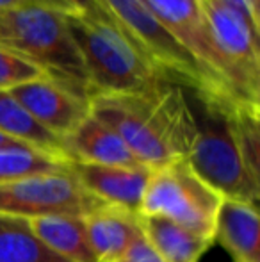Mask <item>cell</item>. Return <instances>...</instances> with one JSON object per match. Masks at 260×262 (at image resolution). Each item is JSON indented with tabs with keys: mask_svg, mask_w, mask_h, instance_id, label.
<instances>
[{
	"mask_svg": "<svg viewBox=\"0 0 260 262\" xmlns=\"http://www.w3.org/2000/svg\"><path fill=\"white\" fill-rule=\"evenodd\" d=\"M89 107L146 168L160 169L187 157L193 118L178 80L164 77L134 95H94Z\"/></svg>",
	"mask_w": 260,
	"mask_h": 262,
	"instance_id": "6da1fadb",
	"label": "cell"
},
{
	"mask_svg": "<svg viewBox=\"0 0 260 262\" xmlns=\"http://www.w3.org/2000/svg\"><path fill=\"white\" fill-rule=\"evenodd\" d=\"M193 118L189 168L223 198L257 204L260 177L248 168L237 136L233 107L191 84H180Z\"/></svg>",
	"mask_w": 260,
	"mask_h": 262,
	"instance_id": "7a4b0ae2",
	"label": "cell"
},
{
	"mask_svg": "<svg viewBox=\"0 0 260 262\" xmlns=\"http://www.w3.org/2000/svg\"><path fill=\"white\" fill-rule=\"evenodd\" d=\"M0 45L36 64L50 80L91 102L89 79L61 11L38 2L4 11Z\"/></svg>",
	"mask_w": 260,
	"mask_h": 262,
	"instance_id": "3957f363",
	"label": "cell"
},
{
	"mask_svg": "<svg viewBox=\"0 0 260 262\" xmlns=\"http://www.w3.org/2000/svg\"><path fill=\"white\" fill-rule=\"evenodd\" d=\"M94 95L148 91L164 77L118 27L84 13H63Z\"/></svg>",
	"mask_w": 260,
	"mask_h": 262,
	"instance_id": "277c9868",
	"label": "cell"
},
{
	"mask_svg": "<svg viewBox=\"0 0 260 262\" xmlns=\"http://www.w3.org/2000/svg\"><path fill=\"white\" fill-rule=\"evenodd\" d=\"M223 196L189 168L185 159L153 169L139 214L162 216L214 241V225Z\"/></svg>",
	"mask_w": 260,
	"mask_h": 262,
	"instance_id": "5b68a950",
	"label": "cell"
},
{
	"mask_svg": "<svg viewBox=\"0 0 260 262\" xmlns=\"http://www.w3.org/2000/svg\"><path fill=\"white\" fill-rule=\"evenodd\" d=\"M198 6L235 102L260 107L258 34L241 14L216 0H198Z\"/></svg>",
	"mask_w": 260,
	"mask_h": 262,
	"instance_id": "8992f818",
	"label": "cell"
},
{
	"mask_svg": "<svg viewBox=\"0 0 260 262\" xmlns=\"http://www.w3.org/2000/svg\"><path fill=\"white\" fill-rule=\"evenodd\" d=\"M120 31L148 57L153 66L180 84L208 91L207 80L193 55L164 27L145 0H102Z\"/></svg>",
	"mask_w": 260,
	"mask_h": 262,
	"instance_id": "52a82bcc",
	"label": "cell"
},
{
	"mask_svg": "<svg viewBox=\"0 0 260 262\" xmlns=\"http://www.w3.org/2000/svg\"><path fill=\"white\" fill-rule=\"evenodd\" d=\"M68 171L39 173L13 182L0 184V214L20 217L43 216H86L100 207Z\"/></svg>",
	"mask_w": 260,
	"mask_h": 262,
	"instance_id": "ba28073f",
	"label": "cell"
},
{
	"mask_svg": "<svg viewBox=\"0 0 260 262\" xmlns=\"http://www.w3.org/2000/svg\"><path fill=\"white\" fill-rule=\"evenodd\" d=\"M145 2L152 7V11L173 34V38L198 62L207 80V93L232 105H241L230 91L225 68L212 43L210 32L205 25L198 0H145Z\"/></svg>",
	"mask_w": 260,
	"mask_h": 262,
	"instance_id": "9c48e42d",
	"label": "cell"
},
{
	"mask_svg": "<svg viewBox=\"0 0 260 262\" xmlns=\"http://www.w3.org/2000/svg\"><path fill=\"white\" fill-rule=\"evenodd\" d=\"M11 95L43 127L49 128L63 141L91 114L89 102L77 97L75 93L50 80L49 77L16 86L11 90Z\"/></svg>",
	"mask_w": 260,
	"mask_h": 262,
	"instance_id": "30bf717a",
	"label": "cell"
},
{
	"mask_svg": "<svg viewBox=\"0 0 260 262\" xmlns=\"http://www.w3.org/2000/svg\"><path fill=\"white\" fill-rule=\"evenodd\" d=\"M69 169L82 187L102 205L139 214L153 169L146 166H98L69 162Z\"/></svg>",
	"mask_w": 260,
	"mask_h": 262,
	"instance_id": "8fae6325",
	"label": "cell"
},
{
	"mask_svg": "<svg viewBox=\"0 0 260 262\" xmlns=\"http://www.w3.org/2000/svg\"><path fill=\"white\" fill-rule=\"evenodd\" d=\"M64 154L69 162L129 168L143 166L123 139L93 114H89L68 138H64Z\"/></svg>",
	"mask_w": 260,
	"mask_h": 262,
	"instance_id": "7c38bea8",
	"label": "cell"
},
{
	"mask_svg": "<svg viewBox=\"0 0 260 262\" xmlns=\"http://www.w3.org/2000/svg\"><path fill=\"white\" fill-rule=\"evenodd\" d=\"M218 241L235 262H260V214L257 204L223 198L214 225Z\"/></svg>",
	"mask_w": 260,
	"mask_h": 262,
	"instance_id": "4fadbf2b",
	"label": "cell"
},
{
	"mask_svg": "<svg viewBox=\"0 0 260 262\" xmlns=\"http://www.w3.org/2000/svg\"><path fill=\"white\" fill-rule=\"evenodd\" d=\"M87 239L98 262H120L143 234L139 214L100 205L84 216Z\"/></svg>",
	"mask_w": 260,
	"mask_h": 262,
	"instance_id": "5bb4252c",
	"label": "cell"
},
{
	"mask_svg": "<svg viewBox=\"0 0 260 262\" xmlns=\"http://www.w3.org/2000/svg\"><path fill=\"white\" fill-rule=\"evenodd\" d=\"M141 232L164 262H198L214 241L162 216L139 214Z\"/></svg>",
	"mask_w": 260,
	"mask_h": 262,
	"instance_id": "9a60e30c",
	"label": "cell"
},
{
	"mask_svg": "<svg viewBox=\"0 0 260 262\" xmlns=\"http://www.w3.org/2000/svg\"><path fill=\"white\" fill-rule=\"evenodd\" d=\"M29 221L39 241L64 260L98 262L87 239L84 216H43Z\"/></svg>",
	"mask_w": 260,
	"mask_h": 262,
	"instance_id": "2e32d148",
	"label": "cell"
},
{
	"mask_svg": "<svg viewBox=\"0 0 260 262\" xmlns=\"http://www.w3.org/2000/svg\"><path fill=\"white\" fill-rule=\"evenodd\" d=\"M0 132L31 148L68 159L64 154V141L45 128L11 91H0Z\"/></svg>",
	"mask_w": 260,
	"mask_h": 262,
	"instance_id": "e0dca14e",
	"label": "cell"
},
{
	"mask_svg": "<svg viewBox=\"0 0 260 262\" xmlns=\"http://www.w3.org/2000/svg\"><path fill=\"white\" fill-rule=\"evenodd\" d=\"M0 262H68L34 234L27 217L0 214Z\"/></svg>",
	"mask_w": 260,
	"mask_h": 262,
	"instance_id": "ac0fdd59",
	"label": "cell"
},
{
	"mask_svg": "<svg viewBox=\"0 0 260 262\" xmlns=\"http://www.w3.org/2000/svg\"><path fill=\"white\" fill-rule=\"evenodd\" d=\"M69 161L31 146L0 148V184L20 180L39 173L68 171Z\"/></svg>",
	"mask_w": 260,
	"mask_h": 262,
	"instance_id": "d6986e66",
	"label": "cell"
},
{
	"mask_svg": "<svg viewBox=\"0 0 260 262\" xmlns=\"http://www.w3.org/2000/svg\"><path fill=\"white\" fill-rule=\"evenodd\" d=\"M41 77H45V73L38 66L0 45V91H11L16 86Z\"/></svg>",
	"mask_w": 260,
	"mask_h": 262,
	"instance_id": "ffe728a7",
	"label": "cell"
},
{
	"mask_svg": "<svg viewBox=\"0 0 260 262\" xmlns=\"http://www.w3.org/2000/svg\"><path fill=\"white\" fill-rule=\"evenodd\" d=\"M32 2L43 4V6L54 7V9L61 11V13H84L89 14L98 20H104L107 24L118 27V24L114 21V18L111 16L107 9H105L102 0H32ZM120 29V27H118Z\"/></svg>",
	"mask_w": 260,
	"mask_h": 262,
	"instance_id": "44dd1931",
	"label": "cell"
},
{
	"mask_svg": "<svg viewBox=\"0 0 260 262\" xmlns=\"http://www.w3.org/2000/svg\"><path fill=\"white\" fill-rule=\"evenodd\" d=\"M246 20V24L258 34V0H216Z\"/></svg>",
	"mask_w": 260,
	"mask_h": 262,
	"instance_id": "7402d4cb",
	"label": "cell"
},
{
	"mask_svg": "<svg viewBox=\"0 0 260 262\" xmlns=\"http://www.w3.org/2000/svg\"><path fill=\"white\" fill-rule=\"evenodd\" d=\"M120 262H164V260L157 255V252L148 245L145 235L141 234Z\"/></svg>",
	"mask_w": 260,
	"mask_h": 262,
	"instance_id": "603a6c76",
	"label": "cell"
},
{
	"mask_svg": "<svg viewBox=\"0 0 260 262\" xmlns=\"http://www.w3.org/2000/svg\"><path fill=\"white\" fill-rule=\"evenodd\" d=\"M29 2H32V0H0V13L16 9V7L25 6V4H29Z\"/></svg>",
	"mask_w": 260,
	"mask_h": 262,
	"instance_id": "cb8c5ba5",
	"label": "cell"
},
{
	"mask_svg": "<svg viewBox=\"0 0 260 262\" xmlns=\"http://www.w3.org/2000/svg\"><path fill=\"white\" fill-rule=\"evenodd\" d=\"M14 146H27V145H23V143L16 141V139L9 138V136L0 132V148H14Z\"/></svg>",
	"mask_w": 260,
	"mask_h": 262,
	"instance_id": "d4e9b609",
	"label": "cell"
}]
</instances>
